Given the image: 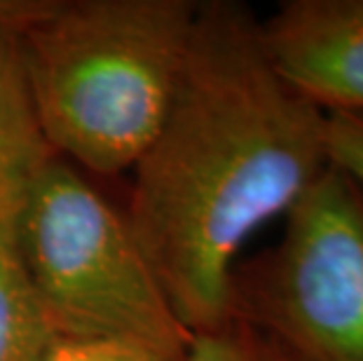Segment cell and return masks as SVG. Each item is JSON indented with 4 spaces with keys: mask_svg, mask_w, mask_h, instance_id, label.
<instances>
[{
    "mask_svg": "<svg viewBox=\"0 0 363 361\" xmlns=\"http://www.w3.org/2000/svg\"><path fill=\"white\" fill-rule=\"evenodd\" d=\"M326 113L289 87L237 0L199 3L164 125L134 165L125 216L190 333L228 319L246 242L328 169Z\"/></svg>",
    "mask_w": 363,
    "mask_h": 361,
    "instance_id": "cell-1",
    "label": "cell"
},
{
    "mask_svg": "<svg viewBox=\"0 0 363 361\" xmlns=\"http://www.w3.org/2000/svg\"><path fill=\"white\" fill-rule=\"evenodd\" d=\"M197 0H0L57 157L99 176L131 172L164 125Z\"/></svg>",
    "mask_w": 363,
    "mask_h": 361,
    "instance_id": "cell-2",
    "label": "cell"
},
{
    "mask_svg": "<svg viewBox=\"0 0 363 361\" xmlns=\"http://www.w3.org/2000/svg\"><path fill=\"white\" fill-rule=\"evenodd\" d=\"M21 270L54 335H125L190 345L125 211L61 157L33 176L12 211Z\"/></svg>",
    "mask_w": 363,
    "mask_h": 361,
    "instance_id": "cell-3",
    "label": "cell"
},
{
    "mask_svg": "<svg viewBox=\"0 0 363 361\" xmlns=\"http://www.w3.org/2000/svg\"><path fill=\"white\" fill-rule=\"evenodd\" d=\"M228 319L289 361H363V188L352 176L328 165L284 216L279 240L239 260Z\"/></svg>",
    "mask_w": 363,
    "mask_h": 361,
    "instance_id": "cell-4",
    "label": "cell"
},
{
    "mask_svg": "<svg viewBox=\"0 0 363 361\" xmlns=\"http://www.w3.org/2000/svg\"><path fill=\"white\" fill-rule=\"evenodd\" d=\"M284 82L326 115H363V0H284L260 19Z\"/></svg>",
    "mask_w": 363,
    "mask_h": 361,
    "instance_id": "cell-5",
    "label": "cell"
},
{
    "mask_svg": "<svg viewBox=\"0 0 363 361\" xmlns=\"http://www.w3.org/2000/svg\"><path fill=\"white\" fill-rule=\"evenodd\" d=\"M57 157L38 118L14 30L0 19V213H10L33 176Z\"/></svg>",
    "mask_w": 363,
    "mask_h": 361,
    "instance_id": "cell-6",
    "label": "cell"
},
{
    "mask_svg": "<svg viewBox=\"0 0 363 361\" xmlns=\"http://www.w3.org/2000/svg\"><path fill=\"white\" fill-rule=\"evenodd\" d=\"M52 338L14 249L12 211L0 213V361H38Z\"/></svg>",
    "mask_w": 363,
    "mask_h": 361,
    "instance_id": "cell-7",
    "label": "cell"
},
{
    "mask_svg": "<svg viewBox=\"0 0 363 361\" xmlns=\"http://www.w3.org/2000/svg\"><path fill=\"white\" fill-rule=\"evenodd\" d=\"M190 345L125 335H57L38 361H185Z\"/></svg>",
    "mask_w": 363,
    "mask_h": 361,
    "instance_id": "cell-8",
    "label": "cell"
},
{
    "mask_svg": "<svg viewBox=\"0 0 363 361\" xmlns=\"http://www.w3.org/2000/svg\"><path fill=\"white\" fill-rule=\"evenodd\" d=\"M185 361H289L277 345L239 319L192 333Z\"/></svg>",
    "mask_w": 363,
    "mask_h": 361,
    "instance_id": "cell-9",
    "label": "cell"
},
{
    "mask_svg": "<svg viewBox=\"0 0 363 361\" xmlns=\"http://www.w3.org/2000/svg\"><path fill=\"white\" fill-rule=\"evenodd\" d=\"M328 162L363 188V115H326Z\"/></svg>",
    "mask_w": 363,
    "mask_h": 361,
    "instance_id": "cell-10",
    "label": "cell"
}]
</instances>
